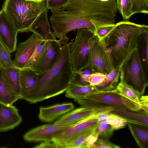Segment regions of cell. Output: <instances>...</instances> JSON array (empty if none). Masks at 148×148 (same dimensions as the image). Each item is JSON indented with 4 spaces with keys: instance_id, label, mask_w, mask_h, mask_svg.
<instances>
[{
    "instance_id": "obj_24",
    "label": "cell",
    "mask_w": 148,
    "mask_h": 148,
    "mask_svg": "<svg viewBox=\"0 0 148 148\" xmlns=\"http://www.w3.org/2000/svg\"><path fill=\"white\" fill-rule=\"evenodd\" d=\"M122 67L115 68L107 75L103 82L95 86L99 90L103 91L116 89L120 80V71Z\"/></svg>"
},
{
    "instance_id": "obj_21",
    "label": "cell",
    "mask_w": 148,
    "mask_h": 148,
    "mask_svg": "<svg viewBox=\"0 0 148 148\" xmlns=\"http://www.w3.org/2000/svg\"><path fill=\"white\" fill-rule=\"evenodd\" d=\"M21 97L16 93L8 85L0 68V102L6 105H11Z\"/></svg>"
},
{
    "instance_id": "obj_40",
    "label": "cell",
    "mask_w": 148,
    "mask_h": 148,
    "mask_svg": "<svg viewBox=\"0 0 148 148\" xmlns=\"http://www.w3.org/2000/svg\"><path fill=\"white\" fill-rule=\"evenodd\" d=\"M50 141H44L41 144L34 147V148H58L59 146L56 144Z\"/></svg>"
},
{
    "instance_id": "obj_43",
    "label": "cell",
    "mask_w": 148,
    "mask_h": 148,
    "mask_svg": "<svg viewBox=\"0 0 148 148\" xmlns=\"http://www.w3.org/2000/svg\"><path fill=\"white\" fill-rule=\"evenodd\" d=\"M100 1H107L110 0H99Z\"/></svg>"
},
{
    "instance_id": "obj_35",
    "label": "cell",
    "mask_w": 148,
    "mask_h": 148,
    "mask_svg": "<svg viewBox=\"0 0 148 148\" xmlns=\"http://www.w3.org/2000/svg\"><path fill=\"white\" fill-rule=\"evenodd\" d=\"M129 122L125 119L115 115L113 123L111 126L114 130L124 127Z\"/></svg>"
},
{
    "instance_id": "obj_41",
    "label": "cell",
    "mask_w": 148,
    "mask_h": 148,
    "mask_svg": "<svg viewBox=\"0 0 148 148\" xmlns=\"http://www.w3.org/2000/svg\"><path fill=\"white\" fill-rule=\"evenodd\" d=\"M139 104L142 106L148 107V96H141L139 98Z\"/></svg>"
},
{
    "instance_id": "obj_10",
    "label": "cell",
    "mask_w": 148,
    "mask_h": 148,
    "mask_svg": "<svg viewBox=\"0 0 148 148\" xmlns=\"http://www.w3.org/2000/svg\"><path fill=\"white\" fill-rule=\"evenodd\" d=\"M95 115L69 127L54 138L53 142L60 148L66 145L78 135L88 128L98 124L99 120Z\"/></svg>"
},
{
    "instance_id": "obj_14",
    "label": "cell",
    "mask_w": 148,
    "mask_h": 148,
    "mask_svg": "<svg viewBox=\"0 0 148 148\" xmlns=\"http://www.w3.org/2000/svg\"><path fill=\"white\" fill-rule=\"evenodd\" d=\"M42 40L33 33L25 41L19 44L13 61L16 67L20 69L23 68L32 56L38 44Z\"/></svg>"
},
{
    "instance_id": "obj_19",
    "label": "cell",
    "mask_w": 148,
    "mask_h": 148,
    "mask_svg": "<svg viewBox=\"0 0 148 148\" xmlns=\"http://www.w3.org/2000/svg\"><path fill=\"white\" fill-rule=\"evenodd\" d=\"M20 96L21 99L28 95L36 86L37 74L34 70L22 69L20 74Z\"/></svg>"
},
{
    "instance_id": "obj_36",
    "label": "cell",
    "mask_w": 148,
    "mask_h": 148,
    "mask_svg": "<svg viewBox=\"0 0 148 148\" xmlns=\"http://www.w3.org/2000/svg\"><path fill=\"white\" fill-rule=\"evenodd\" d=\"M77 72L83 80L87 84H89V79L90 75L95 72L88 66L83 69Z\"/></svg>"
},
{
    "instance_id": "obj_6",
    "label": "cell",
    "mask_w": 148,
    "mask_h": 148,
    "mask_svg": "<svg viewBox=\"0 0 148 148\" xmlns=\"http://www.w3.org/2000/svg\"><path fill=\"white\" fill-rule=\"evenodd\" d=\"M121 69L124 81L141 96L143 95L148 85V81L138 48L124 64Z\"/></svg>"
},
{
    "instance_id": "obj_25",
    "label": "cell",
    "mask_w": 148,
    "mask_h": 148,
    "mask_svg": "<svg viewBox=\"0 0 148 148\" xmlns=\"http://www.w3.org/2000/svg\"><path fill=\"white\" fill-rule=\"evenodd\" d=\"M116 89L125 97L140 104L139 98L141 95L132 87L124 81L121 68L120 80Z\"/></svg>"
},
{
    "instance_id": "obj_12",
    "label": "cell",
    "mask_w": 148,
    "mask_h": 148,
    "mask_svg": "<svg viewBox=\"0 0 148 148\" xmlns=\"http://www.w3.org/2000/svg\"><path fill=\"white\" fill-rule=\"evenodd\" d=\"M73 124L59 125L53 123L40 126L27 132L23 138L28 142H52L54 138Z\"/></svg>"
},
{
    "instance_id": "obj_20",
    "label": "cell",
    "mask_w": 148,
    "mask_h": 148,
    "mask_svg": "<svg viewBox=\"0 0 148 148\" xmlns=\"http://www.w3.org/2000/svg\"><path fill=\"white\" fill-rule=\"evenodd\" d=\"M99 90L90 84L81 85L71 83L65 92V96L75 101L83 99L86 95Z\"/></svg>"
},
{
    "instance_id": "obj_5",
    "label": "cell",
    "mask_w": 148,
    "mask_h": 148,
    "mask_svg": "<svg viewBox=\"0 0 148 148\" xmlns=\"http://www.w3.org/2000/svg\"><path fill=\"white\" fill-rule=\"evenodd\" d=\"M74 42L70 45L73 71H78L88 66L92 46L99 40L94 31L88 28L77 29Z\"/></svg>"
},
{
    "instance_id": "obj_4",
    "label": "cell",
    "mask_w": 148,
    "mask_h": 148,
    "mask_svg": "<svg viewBox=\"0 0 148 148\" xmlns=\"http://www.w3.org/2000/svg\"><path fill=\"white\" fill-rule=\"evenodd\" d=\"M2 10L18 33L29 32L34 22L48 10L46 0H5Z\"/></svg>"
},
{
    "instance_id": "obj_16",
    "label": "cell",
    "mask_w": 148,
    "mask_h": 148,
    "mask_svg": "<svg viewBox=\"0 0 148 148\" xmlns=\"http://www.w3.org/2000/svg\"><path fill=\"white\" fill-rule=\"evenodd\" d=\"M97 111L96 109L82 106L73 109L63 115L53 123L59 125L74 124L96 114Z\"/></svg>"
},
{
    "instance_id": "obj_27",
    "label": "cell",
    "mask_w": 148,
    "mask_h": 148,
    "mask_svg": "<svg viewBox=\"0 0 148 148\" xmlns=\"http://www.w3.org/2000/svg\"><path fill=\"white\" fill-rule=\"evenodd\" d=\"M98 124L88 128L82 133L67 145L65 148H84L85 141L88 136L94 133Z\"/></svg>"
},
{
    "instance_id": "obj_33",
    "label": "cell",
    "mask_w": 148,
    "mask_h": 148,
    "mask_svg": "<svg viewBox=\"0 0 148 148\" xmlns=\"http://www.w3.org/2000/svg\"><path fill=\"white\" fill-rule=\"evenodd\" d=\"M114 25H108L100 27L94 31L99 40L105 39L114 26Z\"/></svg>"
},
{
    "instance_id": "obj_7",
    "label": "cell",
    "mask_w": 148,
    "mask_h": 148,
    "mask_svg": "<svg viewBox=\"0 0 148 148\" xmlns=\"http://www.w3.org/2000/svg\"><path fill=\"white\" fill-rule=\"evenodd\" d=\"M82 104L90 108H102L106 112L121 117L129 123L148 127V114L143 110H131L87 99H84Z\"/></svg>"
},
{
    "instance_id": "obj_23",
    "label": "cell",
    "mask_w": 148,
    "mask_h": 148,
    "mask_svg": "<svg viewBox=\"0 0 148 148\" xmlns=\"http://www.w3.org/2000/svg\"><path fill=\"white\" fill-rule=\"evenodd\" d=\"M1 69L4 77L8 85L21 97L20 80V69L15 67Z\"/></svg>"
},
{
    "instance_id": "obj_11",
    "label": "cell",
    "mask_w": 148,
    "mask_h": 148,
    "mask_svg": "<svg viewBox=\"0 0 148 148\" xmlns=\"http://www.w3.org/2000/svg\"><path fill=\"white\" fill-rule=\"evenodd\" d=\"M68 40L69 38L65 36L58 40L46 41L45 52L34 70L37 74L47 71L54 65L62 50V44H67Z\"/></svg>"
},
{
    "instance_id": "obj_17",
    "label": "cell",
    "mask_w": 148,
    "mask_h": 148,
    "mask_svg": "<svg viewBox=\"0 0 148 148\" xmlns=\"http://www.w3.org/2000/svg\"><path fill=\"white\" fill-rule=\"evenodd\" d=\"M71 103L57 104L47 107H41L38 117L42 121L51 122L74 109Z\"/></svg>"
},
{
    "instance_id": "obj_1",
    "label": "cell",
    "mask_w": 148,
    "mask_h": 148,
    "mask_svg": "<svg viewBox=\"0 0 148 148\" xmlns=\"http://www.w3.org/2000/svg\"><path fill=\"white\" fill-rule=\"evenodd\" d=\"M49 20L54 36L59 39L68 32L81 28L95 31L109 25L113 15L110 1L68 0L62 6L51 10Z\"/></svg>"
},
{
    "instance_id": "obj_3",
    "label": "cell",
    "mask_w": 148,
    "mask_h": 148,
    "mask_svg": "<svg viewBox=\"0 0 148 148\" xmlns=\"http://www.w3.org/2000/svg\"><path fill=\"white\" fill-rule=\"evenodd\" d=\"M147 26L123 20L115 26L104 39L107 49L114 68L122 66L138 48L139 38L147 31Z\"/></svg>"
},
{
    "instance_id": "obj_18",
    "label": "cell",
    "mask_w": 148,
    "mask_h": 148,
    "mask_svg": "<svg viewBox=\"0 0 148 148\" xmlns=\"http://www.w3.org/2000/svg\"><path fill=\"white\" fill-rule=\"evenodd\" d=\"M48 10L42 13L33 23L30 32L38 36L42 40L47 41L56 40L51 32L47 18Z\"/></svg>"
},
{
    "instance_id": "obj_42",
    "label": "cell",
    "mask_w": 148,
    "mask_h": 148,
    "mask_svg": "<svg viewBox=\"0 0 148 148\" xmlns=\"http://www.w3.org/2000/svg\"><path fill=\"white\" fill-rule=\"evenodd\" d=\"M107 123L106 119L102 120L99 121V125L105 124Z\"/></svg>"
},
{
    "instance_id": "obj_29",
    "label": "cell",
    "mask_w": 148,
    "mask_h": 148,
    "mask_svg": "<svg viewBox=\"0 0 148 148\" xmlns=\"http://www.w3.org/2000/svg\"><path fill=\"white\" fill-rule=\"evenodd\" d=\"M117 10L121 15L123 20H129L133 14L132 0H116Z\"/></svg>"
},
{
    "instance_id": "obj_22",
    "label": "cell",
    "mask_w": 148,
    "mask_h": 148,
    "mask_svg": "<svg viewBox=\"0 0 148 148\" xmlns=\"http://www.w3.org/2000/svg\"><path fill=\"white\" fill-rule=\"evenodd\" d=\"M127 125L138 146L140 148H148V127L131 123Z\"/></svg>"
},
{
    "instance_id": "obj_8",
    "label": "cell",
    "mask_w": 148,
    "mask_h": 148,
    "mask_svg": "<svg viewBox=\"0 0 148 148\" xmlns=\"http://www.w3.org/2000/svg\"><path fill=\"white\" fill-rule=\"evenodd\" d=\"M88 66L95 72L106 75L114 69L111 56L107 50L104 39L99 40L91 47Z\"/></svg>"
},
{
    "instance_id": "obj_2",
    "label": "cell",
    "mask_w": 148,
    "mask_h": 148,
    "mask_svg": "<svg viewBox=\"0 0 148 148\" xmlns=\"http://www.w3.org/2000/svg\"><path fill=\"white\" fill-rule=\"evenodd\" d=\"M70 43L63 46L57 61L47 71L37 74V82L34 90L23 99L35 103L65 92L70 84L73 72Z\"/></svg>"
},
{
    "instance_id": "obj_26",
    "label": "cell",
    "mask_w": 148,
    "mask_h": 148,
    "mask_svg": "<svg viewBox=\"0 0 148 148\" xmlns=\"http://www.w3.org/2000/svg\"><path fill=\"white\" fill-rule=\"evenodd\" d=\"M46 41L42 40L38 44L32 56L22 69H35L45 52Z\"/></svg>"
},
{
    "instance_id": "obj_28",
    "label": "cell",
    "mask_w": 148,
    "mask_h": 148,
    "mask_svg": "<svg viewBox=\"0 0 148 148\" xmlns=\"http://www.w3.org/2000/svg\"><path fill=\"white\" fill-rule=\"evenodd\" d=\"M16 67L11 58V53L0 40V68Z\"/></svg>"
},
{
    "instance_id": "obj_15",
    "label": "cell",
    "mask_w": 148,
    "mask_h": 148,
    "mask_svg": "<svg viewBox=\"0 0 148 148\" xmlns=\"http://www.w3.org/2000/svg\"><path fill=\"white\" fill-rule=\"evenodd\" d=\"M22 119L17 108L0 102V132L12 130L19 125Z\"/></svg>"
},
{
    "instance_id": "obj_34",
    "label": "cell",
    "mask_w": 148,
    "mask_h": 148,
    "mask_svg": "<svg viewBox=\"0 0 148 148\" xmlns=\"http://www.w3.org/2000/svg\"><path fill=\"white\" fill-rule=\"evenodd\" d=\"M107 75L103 73L95 72L92 74L89 79V84L96 86L102 83L103 81Z\"/></svg>"
},
{
    "instance_id": "obj_32",
    "label": "cell",
    "mask_w": 148,
    "mask_h": 148,
    "mask_svg": "<svg viewBox=\"0 0 148 148\" xmlns=\"http://www.w3.org/2000/svg\"><path fill=\"white\" fill-rule=\"evenodd\" d=\"M121 148L119 145L114 144L110 142L108 139L101 138H98L97 140L90 148Z\"/></svg>"
},
{
    "instance_id": "obj_13",
    "label": "cell",
    "mask_w": 148,
    "mask_h": 148,
    "mask_svg": "<svg viewBox=\"0 0 148 148\" xmlns=\"http://www.w3.org/2000/svg\"><path fill=\"white\" fill-rule=\"evenodd\" d=\"M15 28L2 10L0 11V40L10 53L17 48V36Z\"/></svg>"
},
{
    "instance_id": "obj_9",
    "label": "cell",
    "mask_w": 148,
    "mask_h": 148,
    "mask_svg": "<svg viewBox=\"0 0 148 148\" xmlns=\"http://www.w3.org/2000/svg\"><path fill=\"white\" fill-rule=\"evenodd\" d=\"M83 99L101 102L131 110H142V106L123 95L117 90H98L90 94Z\"/></svg>"
},
{
    "instance_id": "obj_37",
    "label": "cell",
    "mask_w": 148,
    "mask_h": 148,
    "mask_svg": "<svg viewBox=\"0 0 148 148\" xmlns=\"http://www.w3.org/2000/svg\"><path fill=\"white\" fill-rule=\"evenodd\" d=\"M47 6L49 9L59 7L66 3L68 0H46Z\"/></svg>"
},
{
    "instance_id": "obj_39",
    "label": "cell",
    "mask_w": 148,
    "mask_h": 148,
    "mask_svg": "<svg viewBox=\"0 0 148 148\" xmlns=\"http://www.w3.org/2000/svg\"><path fill=\"white\" fill-rule=\"evenodd\" d=\"M145 46L144 53L143 63L147 69L148 63V31L145 34Z\"/></svg>"
},
{
    "instance_id": "obj_30",
    "label": "cell",
    "mask_w": 148,
    "mask_h": 148,
    "mask_svg": "<svg viewBox=\"0 0 148 148\" xmlns=\"http://www.w3.org/2000/svg\"><path fill=\"white\" fill-rule=\"evenodd\" d=\"M114 130L109 124H98L96 127L94 133L98 134L100 138L109 139L113 134Z\"/></svg>"
},
{
    "instance_id": "obj_38",
    "label": "cell",
    "mask_w": 148,
    "mask_h": 148,
    "mask_svg": "<svg viewBox=\"0 0 148 148\" xmlns=\"http://www.w3.org/2000/svg\"><path fill=\"white\" fill-rule=\"evenodd\" d=\"M99 137V134L95 133H93L90 135L85 141L84 145V148H90L91 146L96 141Z\"/></svg>"
},
{
    "instance_id": "obj_31",
    "label": "cell",
    "mask_w": 148,
    "mask_h": 148,
    "mask_svg": "<svg viewBox=\"0 0 148 148\" xmlns=\"http://www.w3.org/2000/svg\"><path fill=\"white\" fill-rule=\"evenodd\" d=\"M132 12L136 13H148V0H132Z\"/></svg>"
}]
</instances>
